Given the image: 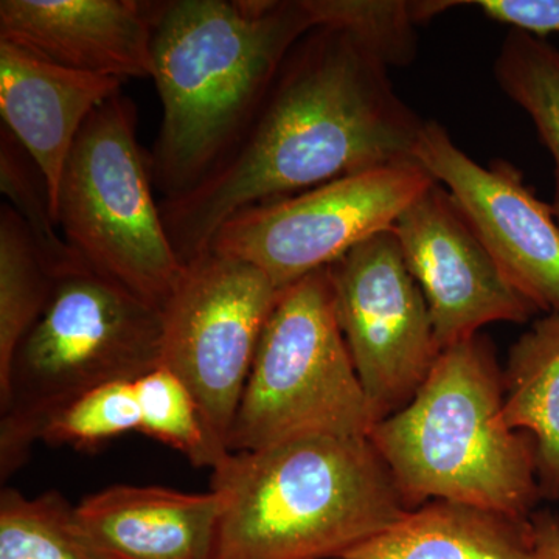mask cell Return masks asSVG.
Listing matches in <instances>:
<instances>
[{"instance_id": "cell-24", "label": "cell", "mask_w": 559, "mask_h": 559, "mask_svg": "<svg viewBox=\"0 0 559 559\" xmlns=\"http://www.w3.org/2000/svg\"><path fill=\"white\" fill-rule=\"evenodd\" d=\"M139 429L140 407L134 381H117L91 390L70 403L51 419L40 441L51 447L94 450Z\"/></svg>"}, {"instance_id": "cell-22", "label": "cell", "mask_w": 559, "mask_h": 559, "mask_svg": "<svg viewBox=\"0 0 559 559\" xmlns=\"http://www.w3.org/2000/svg\"><path fill=\"white\" fill-rule=\"evenodd\" d=\"M140 407V429L167 444L197 468H215L226 457L210 439L200 406L175 371L157 366L134 381Z\"/></svg>"}, {"instance_id": "cell-14", "label": "cell", "mask_w": 559, "mask_h": 559, "mask_svg": "<svg viewBox=\"0 0 559 559\" xmlns=\"http://www.w3.org/2000/svg\"><path fill=\"white\" fill-rule=\"evenodd\" d=\"M119 79L62 68L0 43V116L46 182L57 219L70 151L92 114L121 91ZM58 223V221H57Z\"/></svg>"}, {"instance_id": "cell-17", "label": "cell", "mask_w": 559, "mask_h": 559, "mask_svg": "<svg viewBox=\"0 0 559 559\" xmlns=\"http://www.w3.org/2000/svg\"><path fill=\"white\" fill-rule=\"evenodd\" d=\"M503 417L538 447L540 498L559 500V312L536 320L510 348Z\"/></svg>"}, {"instance_id": "cell-5", "label": "cell", "mask_w": 559, "mask_h": 559, "mask_svg": "<svg viewBox=\"0 0 559 559\" xmlns=\"http://www.w3.org/2000/svg\"><path fill=\"white\" fill-rule=\"evenodd\" d=\"M162 310L87 264L55 277L0 385V477L31 457L51 419L84 393L160 366Z\"/></svg>"}, {"instance_id": "cell-7", "label": "cell", "mask_w": 559, "mask_h": 559, "mask_svg": "<svg viewBox=\"0 0 559 559\" xmlns=\"http://www.w3.org/2000/svg\"><path fill=\"white\" fill-rule=\"evenodd\" d=\"M135 121L134 103L121 91L92 114L62 173L57 221L87 266L162 310L186 263L154 201Z\"/></svg>"}, {"instance_id": "cell-13", "label": "cell", "mask_w": 559, "mask_h": 559, "mask_svg": "<svg viewBox=\"0 0 559 559\" xmlns=\"http://www.w3.org/2000/svg\"><path fill=\"white\" fill-rule=\"evenodd\" d=\"M153 2L2 0L0 43L121 81L153 73Z\"/></svg>"}, {"instance_id": "cell-10", "label": "cell", "mask_w": 559, "mask_h": 559, "mask_svg": "<svg viewBox=\"0 0 559 559\" xmlns=\"http://www.w3.org/2000/svg\"><path fill=\"white\" fill-rule=\"evenodd\" d=\"M337 322L374 425L411 403L441 353L428 304L393 230L326 267Z\"/></svg>"}, {"instance_id": "cell-11", "label": "cell", "mask_w": 559, "mask_h": 559, "mask_svg": "<svg viewBox=\"0 0 559 559\" xmlns=\"http://www.w3.org/2000/svg\"><path fill=\"white\" fill-rule=\"evenodd\" d=\"M415 159L450 191L503 277L538 311L559 312V226L506 160L480 165L439 121H425Z\"/></svg>"}, {"instance_id": "cell-20", "label": "cell", "mask_w": 559, "mask_h": 559, "mask_svg": "<svg viewBox=\"0 0 559 559\" xmlns=\"http://www.w3.org/2000/svg\"><path fill=\"white\" fill-rule=\"evenodd\" d=\"M465 2L454 0H307L316 28L349 33L388 68L417 57L415 27Z\"/></svg>"}, {"instance_id": "cell-25", "label": "cell", "mask_w": 559, "mask_h": 559, "mask_svg": "<svg viewBox=\"0 0 559 559\" xmlns=\"http://www.w3.org/2000/svg\"><path fill=\"white\" fill-rule=\"evenodd\" d=\"M485 16L535 38L559 33V0H476Z\"/></svg>"}, {"instance_id": "cell-8", "label": "cell", "mask_w": 559, "mask_h": 559, "mask_svg": "<svg viewBox=\"0 0 559 559\" xmlns=\"http://www.w3.org/2000/svg\"><path fill=\"white\" fill-rule=\"evenodd\" d=\"M436 183L417 160L355 173L241 210L221 226L209 250L259 267L283 289L392 230Z\"/></svg>"}, {"instance_id": "cell-6", "label": "cell", "mask_w": 559, "mask_h": 559, "mask_svg": "<svg viewBox=\"0 0 559 559\" xmlns=\"http://www.w3.org/2000/svg\"><path fill=\"white\" fill-rule=\"evenodd\" d=\"M374 423L337 322L329 271L280 290L231 425L229 452L316 436L369 437Z\"/></svg>"}, {"instance_id": "cell-12", "label": "cell", "mask_w": 559, "mask_h": 559, "mask_svg": "<svg viewBox=\"0 0 559 559\" xmlns=\"http://www.w3.org/2000/svg\"><path fill=\"white\" fill-rule=\"evenodd\" d=\"M392 230L428 304L441 349L477 336L489 323H525L538 314L503 277L439 182L400 216Z\"/></svg>"}, {"instance_id": "cell-16", "label": "cell", "mask_w": 559, "mask_h": 559, "mask_svg": "<svg viewBox=\"0 0 559 559\" xmlns=\"http://www.w3.org/2000/svg\"><path fill=\"white\" fill-rule=\"evenodd\" d=\"M344 558L539 559V554L532 516L430 500Z\"/></svg>"}, {"instance_id": "cell-2", "label": "cell", "mask_w": 559, "mask_h": 559, "mask_svg": "<svg viewBox=\"0 0 559 559\" xmlns=\"http://www.w3.org/2000/svg\"><path fill=\"white\" fill-rule=\"evenodd\" d=\"M151 13L162 124L148 165L153 186L173 198L237 145L316 24L307 0H170Z\"/></svg>"}, {"instance_id": "cell-1", "label": "cell", "mask_w": 559, "mask_h": 559, "mask_svg": "<svg viewBox=\"0 0 559 559\" xmlns=\"http://www.w3.org/2000/svg\"><path fill=\"white\" fill-rule=\"evenodd\" d=\"M388 69L347 32L318 27L304 36L230 153L197 187L159 202L183 263L207 252L241 210L417 160L425 121L396 95Z\"/></svg>"}, {"instance_id": "cell-15", "label": "cell", "mask_w": 559, "mask_h": 559, "mask_svg": "<svg viewBox=\"0 0 559 559\" xmlns=\"http://www.w3.org/2000/svg\"><path fill=\"white\" fill-rule=\"evenodd\" d=\"M92 535L116 559H215L218 492L114 485L76 506Z\"/></svg>"}, {"instance_id": "cell-4", "label": "cell", "mask_w": 559, "mask_h": 559, "mask_svg": "<svg viewBox=\"0 0 559 559\" xmlns=\"http://www.w3.org/2000/svg\"><path fill=\"white\" fill-rule=\"evenodd\" d=\"M503 370L487 336L441 349L404 409L371 428L411 510L452 500L528 518L539 502L538 447L503 417Z\"/></svg>"}, {"instance_id": "cell-23", "label": "cell", "mask_w": 559, "mask_h": 559, "mask_svg": "<svg viewBox=\"0 0 559 559\" xmlns=\"http://www.w3.org/2000/svg\"><path fill=\"white\" fill-rule=\"evenodd\" d=\"M0 189L55 277L86 264L62 237L39 168L5 128L0 134Z\"/></svg>"}, {"instance_id": "cell-21", "label": "cell", "mask_w": 559, "mask_h": 559, "mask_svg": "<svg viewBox=\"0 0 559 559\" xmlns=\"http://www.w3.org/2000/svg\"><path fill=\"white\" fill-rule=\"evenodd\" d=\"M495 76L507 97L524 109L554 160L551 210L559 226V50L518 31L503 39Z\"/></svg>"}, {"instance_id": "cell-27", "label": "cell", "mask_w": 559, "mask_h": 559, "mask_svg": "<svg viewBox=\"0 0 559 559\" xmlns=\"http://www.w3.org/2000/svg\"><path fill=\"white\" fill-rule=\"evenodd\" d=\"M333 559H347V558H333Z\"/></svg>"}, {"instance_id": "cell-26", "label": "cell", "mask_w": 559, "mask_h": 559, "mask_svg": "<svg viewBox=\"0 0 559 559\" xmlns=\"http://www.w3.org/2000/svg\"><path fill=\"white\" fill-rule=\"evenodd\" d=\"M539 559H559V518L549 510L532 514Z\"/></svg>"}, {"instance_id": "cell-9", "label": "cell", "mask_w": 559, "mask_h": 559, "mask_svg": "<svg viewBox=\"0 0 559 559\" xmlns=\"http://www.w3.org/2000/svg\"><path fill=\"white\" fill-rule=\"evenodd\" d=\"M280 290L259 267L209 250L162 308L160 366L186 382L221 454Z\"/></svg>"}, {"instance_id": "cell-3", "label": "cell", "mask_w": 559, "mask_h": 559, "mask_svg": "<svg viewBox=\"0 0 559 559\" xmlns=\"http://www.w3.org/2000/svg\"><path fill=\"white\" fill-rule=\"evenodd\" d=\"M215 559H333L411 511L369 437L316 436L229 452Z\"/></svg>"}, {"instance_id": "cell-18", "label": "cell", "mask_w": 559, "mask_h": 559, "mask_svg": "<svg viewBox=\"0 0 559 559\" xmlns=\"http://www.w3.org/2000/svg\"><path fill=\"white\" fill-rule=\"evenodd\" d=\"M0 559H116L58 491L28 499L0 492Z\"/></svg>"}, {"instance_id": "cell-19", "label": "cell", "mask_w": 559, "mask_h": 559, "mask_svg": "<svg viewBox=\"0 0 559 559\" xmlns=\"http://www.w3.org/2000/svg\"><path fill=\"white\" fill-rule=\"evenodd\" d=\"M55 275L10 204L0 207V385L14 353L38 322L53 290Z\"/></svg>"}]
</instances>
